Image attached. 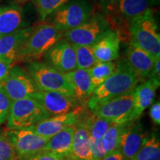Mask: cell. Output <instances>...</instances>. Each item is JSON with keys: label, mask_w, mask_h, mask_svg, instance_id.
I'll list each match as a JSON object with an SVG mask.
<instances>
[{"label": "cell", "mask_w": 160, "mask_h": 160, "mask_svg": "<svg viewBox=\"0 0 160 160\" xmlns=\"http://www.w3.org/2000/svg\"><path fill=\"white\" fill-rule=\"evenodd\" d=\"M140 80L127 61L120 60L113 73L93 91L88 100V107L93 111L101 104L133 91Z\"/></svg>", "instance_id": "cell-1"}, {"label": "cell", "mask_w": 160, "mask_h": 160, "mask_svg": "<svg viewBox=\"0 0 160 160\" xmlns=\"http://www.w3.org/2000/svg\"><path fill=\"white\" fill-rule=\"evenodd\" d=\"M65 75L71 85L74 99L80 106L87 105L88 100L94 91L89 69H76Z\"/></svg>", "instance_id": "cell-18"}, {"label": "cell", "mask_w": 160, "mask_h": 160, "mask_svg": "<svg viewBox=\"0 0 160 160\" xmlns=\"http://www.w3.org/2000/svg\"><path fill=\"white\" fill-rule=\"evenodd\" d=\"M0 88L13 101L33 99L39 91L30 75L19 65L12 66L8 75L0 83Z\"/></svg>", "instance_id": "cell-9"}, {"label": "cell", "mask_w": 160, "mask_h": 160, "mask_svg": "<svg viewBox=\"0 0 160 160\" xmlns=\"http://www.w3.org/2000/svg\"><path fill=\"white\" fill-rule=\"evenodd\" d=\"M134 90L105 102L91 111L97 117L108 119L113 123L127 124L135 121Z\"/></svg>", "instance_id": "cell-8"}, {"label": "cell", "mask_w": 160, "mask_h": 160, "mask_svg": "<svg viewBox=\"0 0 160 160\" xmlns=\"http://www.w3.org/2000/svg\"><path fill=\"white\" fill-rule=\"evenodd\" d=\"M102 160H129L123 156L119 151H117L113 153L108 154Z\"/></svg>", "instance_id": "cell-38"}, {"label": "cell", "mask_w": 160, "mask_h": 160, "mask_svg": "<svg viewBox=\"0 0 160 160\" xmlns=\"http://www.w3.org/2000/svg\"><path fill=\"white\" fill-rule=\"evenodd\" d=\"M2 9H3V8H0V13H1L2 11Z\"/></svg>", "instance_id": "cell-40"}, {"label": "cell", "mask_w": 160, "mask_h": 160, "mask_svg": "<svg viewBox=\"0 0 160 160\" xmlns=\"http://www.w3.org/2000/svg\"><path fill=\"white\" fill-rule=\"evenodd\" d=\"M62 32L49 23L33 27L31 34L20 50L16 62H39L62 38Z\"/></svg>", "instance_id": "cell-2"}, {"label": "cell", "mask_w": 160, "mask_h": 160, "mask_svg": "<svg viewBox=\"0 0 160 160\" xmlns=\"http://www.w3.org/2000/svg\"><path fill=\"white\" fill-rule=\"evenodd\" d=\"M134 160H160V142L156 133L147 136Z\"/></svg>", "instance_id": "cell-24"}, {"label": "cell", "mask_w": 160, "mask_h": 160, "mask_svg": "<svg viewBox=\"0 0 160 160\" xmlns=\"http://www.w3.org/2000/svg\"><path fill=\"white\" fill-rule=\"evenodd\" d=\"M69 0H33L40 20L45 21Z\"/></svg>", "instance_id": "cell-29"}, {"label": "cell", "mask_w": 160, "mask_h": 160, "mask_svg": "<svg viewBox=\"0 0 160 160\" xmlns=\"http://www.w3.org/2000/svg\"><path fill=\"white\" fill-rule=\"evenodd\" d=\"M0 160H18L14 149L5 134H0Z\"/></svg>", "instance_id": "cell-30"}, {"label": "cell", "mask_w": 160, "mask_h": 160, "mask_svg": "<svg viewBox=\"0 0 160 160\" xmlns=\"http://www.w3.org/2000/svg\"><path fill=\"white\" fill-rule=\"evenodd\" d=\"M129 31L131 42L154 58L160 57V35L152 9L131 19Z\"/></svg>", "instance_id": "cell-3"}, {"label": "cell", "mask_w": 160, "mask_h": 160, "mask_svg": "<svg viewBox=\"0 0 160 160\" xmlns=\"http://www.w3.org/2000/svg\"><path fill=\"white\" fill-rule=\"evenodd\" d=\"M26 71L39 91L60 92L74 99L71 85L65 73L57 71L47 63L39 61L30 62L26 67Z\"/></svg>", "instance_id": "cell-4"}, {"label": "cell", "mask_w": 160, "mask_h": 160, "mask_svg": "<svg viewBox=\"0 0 160 160\" xmlns=\"http://www.w3.org/2000/svg\"><path fill=\"white\" fill-rule=\"evenodd\" d=\"M159 4V0H119L117 11L129 22Z\"/></svg>", "instance_id": "cell-23"}, {"label": "cell", "mask_w": 160, "mask_h": 160, "mask_svg": "<svg viewBox=\"0 0 160 160\" xmlns=\"http://www.w3.org/2000/svg\"><path fill=\"white\" fill-rule=\"evenodd\" d=\"M147 135L142 125L136 121L125 124L119 138V150L125 157L134 160Z\"/></svg>", "instance_id": "cell-13"}, {"label": "cell", "mask_w": 160, "mask_h": 160, "mask_svg": "<svg viewBox=\"0 0 160 160\" xmlns=\"http://www.w3.org/2000/svg\"><path fill=\"white\" fill-rule=\"evenodd\" d=\"M71 157L73 160H92L90 149V134L86 116L80 114L73 126Z\"/></svg>", "instance_id": "cell-17"}, {"label": "cell", "mask_w": 160, "mask_h": 160, "mask_svg": "<svg viewBox=\"0 0 160 160\" xmlns=\"http://www.w3.org/2000/svg\"><path fill=\"white\" fill-rule=\"evenodd\" d=\"M157 88L158 86L151 79H148L136 87L133 110V119L135 121L153 102Z\"/></svg>", "instance_id": "cell-21"}, {"label": "cell", "mask_w": 160, "mask_h": 160, "mask_svg": "<svg viewBox=\"0 0 160 160\" xmlns=\"http://www.w3.org/2000/svg\"><path fill=\"white\" fill-rule=\"evenodd\" d=\"M12 101L5 93L0 88V125L8 119Z\"/></svg>", "instance_id": "cell-31"}, {"label": "cell", "mask_w": 160, "mask_h": 160, "mask_svg": "<svg viewBox=\"0 0 160 160\" xmlns=\"http://www.w3.org/2000/svg\"><path fill=\"white\" fill-rule=\"evenodd\" d=\"M5 135L14 149L18 160L26 159L43 151L50 139L28 129H8Z\"/></svg>", "instance_id": "cell-10"}, {"label": "cell", "mask_w": 160, "mask_h": 160, "mask_svg": "<svg viewBox=\"0 0 160 160\" xmlns=\"http://www.w3.org/2000/svg\"><path fill=\"white\" fill-rule=\"evenodd\" d=\"M86 120L90 138L95 140H101L105 132L113 123L108 119L97 117L93 113L91 116H86Z\"/></svg>", "instance_id": "cell-28"}, {"label": "cell", "mask_w": 160, "mask_h": 160, "mask_svg": "<svg viewBox=\"0 0 160 160\" xmlns=\"http://www.w3.org/2000/svg\"><path fill=\"white\" fill-rule=\"evenodd\" d=\"M44 57L48 65L62 73H67L77 69L73 45L64 39L58 41Z\"/></svg>", "instance_id": "cell-11"}, {"label": "cell", "mask_w": 160, "mask_h": 160, "mask_svg": "<svg viewBox=\"0 0 160 160\" xmlns=\"http://www.w3.org/2000/svg\"><path fill=\"white\" fill-rule=\"evenodd\" d=\"M51 116L35 99L28 98L13 101L8 119V129H28Z\"/></svg>", "instance_id": "cell-6"}, {"label": "cell", "mask_w": 160, "mask_h": 160, "mask_svg": "<svg viewBox=\"0 0 160 160\" xmlns=\"http://www.w3.org/2000/svg\"><path fill=\"white\" fill-rule=\"evenodd\" d=\"M73 137V126L66 128L50 138L44 148V151L57 153L73 160L71 157Z\"/></svg>", "instance_id": "cell-22"}, {"label": "cell", "mask_w": 160, "mask_h": 160, "mask_svg": "<svg viewBox=\"0 0 160 160\" xmlns=\"http://www.w3.org/2000/svg\"><path fill=\"white\" fill-rule=\"evenodd\" d=\"M32 29L33 27H28L0 37V61L11 65L16 62L20 50L31 34Z\"/></svg>", "instance_id": "cell-15"}, {"label": "cell", "mask_w": 160, "mask_h": 160, "mask_svg": "<svg viewBox=\"0 0 160 160\" xmlns=\"http://www.w3.org/2000/svg\"><path fill=\"white\" fill-rule=\"evenodd\" d=\"M2 0H0V2H2Z\"/></svg>", "instance_id": "cell-42"}, {"label": "cell", "mask_w": 160, "mask_h": 160, "mask_svg": "<svg viewBox=\"0 0 160 160\" xmlns=\"http://www.w3.org/2000/svg\"><path fill=\"white\" fill-rule=\"evenodd\" d=\"M90 149L92 160H102L107 156L102 145L101 140H95L90 138Z\"/></svg>", "instance_id": "cell-32"}, {"label": "cell", "mask_w": 160, "mask_h": 160, "mask_svg": "<svg viewBox=\"0 0 160 160\" xmlns=\"http://www.w3.org/2000/svg\"><path fill=\"white\" fill-rule=\"evenodd\" d=\"M26 22L22 8L13 5L3 7L0 13V34L5 36L26 28Z\"/></svg>", "instance_id": "cell-20"}, {"label": "cell", "mask_w": 160, "mask_h": 160, "mask_svg": "<svg viewBox=\"0 0 160 160\" xmlns=\"http://www.w3.org/2000/svg\"><path fill=\"white\" fill-rule=\"evenodd\" d=\"M100 5L105 16L111 14L117 11V4L119 0H99Z\"/></svg>", "instance_id": "cell-35"}, {"label": "cell", "mask_w": 160, "mask_h": 160, "mask_svg": "<svg viewBox=\"0 0 160 160\" xmlns=\"http://www.w3.org/2000/svg\"><path fill=\"white\" fill-rule=\"evenodd\" d=\"M73 47L75 51L77 69H91L97 63L92 46L73 45Z\"/></svg>", "instance_id": "cell-27"}, {"label": "cell", "mask_w": 160, "mask_h": 160, "mask_svg": "<svg viewBox=\"0 0 160 160\" xmlns=\"http://www.w3.org/2000/svg\"><path fill=\"white\" fill-rule=\"evenodd\" d=\"M109 30L111 28L105 16L95 13L82 25L64 32L62 37L73 45L93 47Z\"/></svg>", "instance_id": "cell-7"}, {"label": "cell", "mask_w": 160, "mask_h": 160, "mask_svg": "<svg viewBox=\"0 0 160 160\" xmlns=\"http://www.w3.org/2000/svg\"><path fill=\"white\" fill-rule=\"evenodd\" d=\"M81 113V107H79L68 113L50 117L28 129L42 137L51 138L66 128L74 126Z\"/></svg>", "instance_id": "cell-14"}, {"label": "cell", "mask_w": 160, "mask_h": 160, "mask_svg": "<svg viewBox=\"0 0 160 160\" xmlns=\"http://www.w3.org/2000/svg\"><path fill=\"white\" fill-rule=\"evenodd\" d=\"M13 1H14L15 5L20 6V5H23V4L28 2L29 0H13Z\"/></svg>", "instance_id": "cell-39"}, {"label": "cell", "mask_w": 160, "mask_h": 160, "mask_svg": "<svg viewBox=\"0 0 160 160\" xmlns=\"http://www.w3.org/2000/svg\"><path fill=\"white\" fill-rule=\"evenodd\" d=\"M13 65L0 61V83L8 75Z\"/></svg>", "instance_id": "cell-37"}, {"label": "cell", "mask_w": 160, "mask_h": 160, "mask_svg": "<svg viewBox=\"0 0 160 160\" xmlns=\"http://www.w3.org/2000/svg\"><path fill=\"white\" fill-rule=\"evenodd\" d=\"M148 79H151L159 87L160 85V57L155 58L153 68L149 74Z\"/></svg>", "instance_id": "cell-34"}, {"label": "cell", "mask_w": 160, "mask_h": 160, "mask_svg": "<svg viewBox=\"0 0 160 160\" xmlns=\"http://www.w3.org/2000/svg\"><path fill=\"white\" fill-rule=\"evenodd\" d=\"M150 117L156 125H159L160 124V103L157 102L151 105L150 108Z\"/></svg>", "instance_id": "cell-36"}, {"label": "cell", "mask_w": 160, "mask_h": 160, "mask_svg": "<svg viewBox=\"0 0 160 160\" xmlns=\"http://www.w3.org/2000/svg\"><path fill=\"white\" fill-rule=\"evenodd\" d=\"M93 13V7L88 0H69L50 17L49 24L64 33L82 25Z\"/></svg>", "instance_id": "cell-5"}, {"label": "cell", "mask_w": 160, "mask_h": 160, "mask_svg": "<svg viewBox=\"0 0 160 160\" xmlns=\"http://www.w3.org/2000/svg\"><path fill=\"white\" fill-rule=\"evenodd\" d=\"M126 61L140 79H148L154 63L155 58L133 42L126 50Z\"/></svg>", "instance_id": "cell-16"}, {"label": "cell", "mask_w": 160, "mask_h": 160, "mask_svg": "<svg viewBox=\"0 0 160 160\" xmlns=\"http://www.w3.org/2000/svg\"><path fill=\"white\" fill-rule=\"evenodd\" d=\"M22 160H71L70 158L51 153L49 151H43L40 153Z\"/></svg>", "instance_id": "cell-33"}, {"label": "cell", "mask_w": 160, "mask_h": 160, "mask_svg": "<svg viewBox=\"0 0 160 160\" xmlns=\"http://www.w3.org/2000/svg\"><path fill=\"white\" fill-rule=\"evenodd\" d=\"M120 39L113 30H109L93 46V53L97 62H113L119 57Z\"/></svg>", "instance_id": "cell-19"}, {"label": "cell", "mask_w": 160, "mask_h": 160, "mask_svg": "<svg viewBox=\"0 0 160 160\" xmlns=\"http://www.w3.org/2000/svg\"><path fill=\"white\" fill-rule=\"evenodd\" d=\"M2 37V35H1V34H0V37Z\"/></svg>", "instance_id": "cell-41"}, {"label": "cell", "mask_w": 160, "mask_h": 160, "mask_svg": "<svg viewBox=\"0 0 160 160\" xmlns=\"http://www.w3.org/2000/svg\"><path fill=\"white\" fill-rule=\"evenodd\" d=\"M51 117L68 113L81 107L74 99L57 91H39L33 98Z\"/></svg>", "instance_id": "cell-12"}, {"label": "cell", "mask_w": 160, "mask_h": 160, "mask_svg": "<svg viewBox=\"0 0 160 160\" xmlns=\"http://www.w3.org/2000/svg\"><path fill=\"white\" fill-rule=\"evenodd\" d=\"M124 125L125 124L121 125V124L112 123L102 138V145L107 155L117 151H119V138Z\"/></svg>", "instance_id": "cell-26"}, {"label": "cell", "mask_w": 160, "mask_h": 160, "mask_svg": "<svg viewBox=\"0 0 160 160\" xmlns=\"http://www.w3.org/2000/svg\"><path fill=\"white\" fill-rule=\"evenodd\" d=\"M117 62H97L89 69L91 83L93 89H96L102 85L106 79L115 71Z\"/></svg>", "instance_id": "cell-25"}]
</instances>
